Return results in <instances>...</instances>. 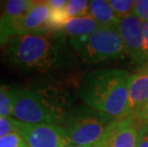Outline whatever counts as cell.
Here are the masks:
<instances>
[{"instance_id": "cell-1", "label": "cell", "mask_w": 148, "mask_h": 147, "mask_svg": "<svg viewBox=\"0 0 148 147\" xmlns=\"http://www.w3.org/2000/svg\"><path fill=\"white\" fill-rule=\"evenodd\" d=\"M4 55L12 66L38 72L63 68L72 58L62 31L15 36L7 44Z\"/></svg>"}, {"instance_id": "cell-2", "label": "cell", "mask_w": 148, "mask_h": 147, "mask_svg": "<svg viewBox=\"0 0 148 147\" xmlns=\"http://www.w3.org/2000/svg\"><path fill=\"white\" fill-rule=\"evenodd\" d=\"M130 79L131 74L122 69L94 71L84 77L78 94L85 105L119 120L128 117Z\"/></svg>"}, {"instance_id": "cell-3", "label": "cell", "mask_w": 148, "mask_h": 147, "mask_svg": "<svg viewBox=\"0 0 148 147\" xmlns=\"http://www.w3.org/2000/svg\"><path fill=\"white\" fill-rule=\"evenodd\" d=\"M112 120L87 105L66 111L59 121L70 145H91L99 142Z\"/></svg>"}, {"instance_id": "cell-4", "label": "cell", "mask_w": 148, "mask_h": 147, "mask_svg": "<svg viewBox=\"0 0 148 147\" xmlns=\"http://www.w3.org/2000/svg\"><path fill=\"white\" fill-rule=\"evenodd\" d=\"M69 42L86 64L112 62L126 55L123 41L114 29L99 28L90 36L70 39Z\"/></svg>"}, {"instance_id": "cell-5", "label": "cell", "mask_w": 148, "mask_h": 147, "mask_svg": "<svg viewBox=\"0 0 148 147\" xmlns=\"http://www.w3.org/2000/svg\"><path fill=\"white\" fill-rule=\"evenodd\" d=\"M12 114L17 121L29 124H58L65 111L56 106L38 91L11 88Z\"/></svg>"}, {"instance_id": "cell-6", "label": "cell", "mask_w": 148, "mask_h": 147, "mask_svg": "<svg viewBox=\"0 0 148 147\" xmlns=\"http://www.w3.org/2000/svg\"><path fill=\"white\" fill-rule=\"evenodd\" d=\"M17 133L28 147H68L70 143L58 124H29L18 121Z\"/></svg>"}, {"instance_id": "cell-7", "label": "cell", "mask_w": 148, "mask_h": 147, "mask_svg": "<svg viewBox=\"0 0 148 147\" xmlns=\"http://www.w3.org/2000/svg\"><path fill=\"white\" fill-rule=\"evenodd\" d=\"M116 31L121 36L126 55L136 66H143L148 59L143 50V21L135 14L121 17Z\"/></svg>"}, {"instance_id": "cell-8", "label": "cell", "mask_w": 148, "mask_h": 147, "mask_svg": "<svg viewBox=\"0 0 148 147\" xmlns=\"http://www.w3.org/2000/svg\"><path fill=\"white\" fill-rule=\"evenodd\" d=\"M143 125L136 116L112 121L99 140L101 147H137Z\"/></svg>"}, {"instance_id": "cell-9", "label": "cell", "mask_w": 148, "mask_h": 147, "mask_svg": "<svg viewBox=\"0 0 148 147\" xmlns=\"http://www.w3.org/2000/svg\"><path fill=\"white\" fill-rule=\"evenodd\" d=\"M36 2L33 0H9L2 2V14L0 15V46L8 44L12 37H14V23L28 14Z\"/></svg>"}, {"instance_id": "cell-10", "label": "cell", "mask_w": 148, "mask_h": 147, "mask_svg": "<svg viewBox=\"0 0 148 147\" xmlns=\"http://www.w3.org/2000/svg\"><path fill=\"white\" fill-rule=\"evenodd\" d=\"M51 14L47 1H36L26 15L14 25V36L18 34H42L50 32L48 21Z\"/></svg>"}, {"instance_id": "cell-11", "label": "cell", "mask_w": 148, "mask_h": 147, "mask_svg": "<svg viewBox=\"0 0 148 147\" xmlns=\"http://www.w3.org/2000/svg\"><path fill=\"white\" fill-rule=\"evenodd\" d=\"M148 102V61L131 75L129 83L128 117H133ZM127 117V118H128Z\"/></svg>"}, {"instance_id": "cell-12", "label": "cell", "mask_w": 148, "mask_h": 147, "mask_svg": "<svg viewBox=\"0 0 148 147\" xmlns=\"http://www.w3.org/2000/svg\"><path fill=\"white\" fill-rule=\"evenodd\" d=\"M88 14L92 16L101 28L116 30L121 21V17L113 11L109 1L105 0H93L90 1Z\"/></svg>"}, {"instance_id": "cell-13", "label": "cell", "mask_w": 148, "mask_h": 147, "mask_svg": "<svg viewBox=\"0 0 148 147\" xmlns=\"http://www.w3.org/2000/svg\"><path fill=\"white\" fill-rule=\"evenodd\" d=\"M101 28L99 23L89 14L81 17H75L69 19L65 25L63 32L66 36H69L70 39L81 38L88 36Z\"/></svg>"}, {"instance_id": "cell-14", "label": "cell", "mask_w": 148, "mask_h": 147, "mask_svg": "<svg viewBox=\"0 0 148 147\" xmlns=\"http://www.w3.org/2000/svg\"><path fill=\"white\" fill-rule=\"evenodd\" d=\"M90 1L86 0H70L67 1L65 7V12L69 18L81 17L88 14Z\"/></svg>"}, {"instance_id": "cell-15", "label": "cell", "mask_w": 148, "mask_h": 147, "mask_svg": "<svg viewBox=\"0 0 148 147\" xmlns=\"http://www.w3.org/2000/svg\"><path fill=\"white\" fill-rule=\"evenodd\" d=\"M69 16L65 12V10L51 11L50 14L48 27L50 32H61L64 30L65 25L69 21Z\"/></svg>"}, {"instance_id": "cell-16", "label": "cell", "mask_w": 148, "mask_h": 147, "mask_svg": "<svg viewBox=\"0 0 148 147\" xmlns=\"http://www.w3.org/2000/svg\"><path fill=\"white\" fill-rule=\"evenodd\" d=\"M109 4L113 11L116 12V14L121 18L133 14L136 1H133V0H110Z\"/></svg>"}, {"instance_id": "cell-17", "label": "cell", "mask_w": 148, "mask_h": 147, "mask_svg": "<svg viewBox=\"0 0 148 147\" xmlns=\"http://www.w3.org/2000/svg\"><path fill=\"white\" fill-rule=\"evenodd\" d=\"M12 114V98L11 88L0 86V116L9 117Z\"/></svg>"}, {"instance_id": "cell-18", "label": "cell", "mask_w": 148, "mask_h": 147, "mask_svg": "<svg viewBox=\"0 0 148 147\" xmlns=\"http://www.w3.org/2000/svg\"><path fill=\"white\" fill-rule=\"evenodd\" d=\"M0 147H28L17 132L0 137Z\"/></svg>"}, {"instance_id": "cell-19", "label": "cell", "mask_w": 148, "mask_h": 147, "mask_svg": "<svg viewBox=\"0 0 148 147\" xmlns=\"http://www.w3.org/2000/svg\"><path fill=\"white\" fill-rule=\"evenodd\" d=\"M18 121L14 118L0 116V137L17 132Z\"/></svg>"}, {"instance_id": "cell-20", "label": "cell", "mask_w": 148, "mask_h": 147, "mask_svg": "<svg viewBox=\"0 0 148 147\" xmlns=\"http://www.w3.org/2000/svg\"><path fill=\"white\" fill-rule=\"evenodd\" d=\"M133 14L143 22H148V0H138L135 4Z\"/></svg>"}, {"instance_id": "cell-21", "label": "cell", "mask_w": 148, "mask_h": 147, "mask_svg": "<svg viewBox=\"0 0 148 147\" xmlns=\"http://www.w3.org/2000/svg\"><path fill=\"white\" fill-rule=\"evenodd\" d=\"M137 147H148V126H143L140 129Z\"/></svg>"}, {"instance_id": "cell-22", "label": "cell", "mask_w": 148, "mask_h": 147, "mask_svg": "<svg viewBox=\"0 0 148 147\" xmlns=\"http://www.w3.org/2000/svg\"><path fill=\"white\" fill-rule=\"evenodd\" d=\"M47 4L51 11H60L65 10L67 1L66 0H49L47 1Z\"/></svg>"}, {"instance_id": "cell-23", "label": "cell", "mask_w": 148, "mask_h": 147, "mask_svg": "<svg viewBox=\"0 0 148 147\" xmlns=\"http://www.w3.org/2000/svg\"><path fill=\"white\" fill-rule=\"evenodd\" d=\"M140 122L143 126H148V102L144 105V107L140 111V113L136 115Z\"/></svg>"}, {"instance_id": "cell-24", "label": "cell", "mask_w": 148, "mask_h": 147, "mask_svg": "<svg viewBox=\"0 0 148 147\" xmlns=\"http://www.w3.org/2000/svg\"><path fill=\"white\" fill-rule=\"evenodd\" d=\"M143 50L148 59V22H143Z\"/></svg>"}, {"instance_id": "cell-25", "label": "cell", "mask_w": 148, "mask_h": 147, "mask_svg": "<svg viewBox=\"0 0 148 147\" xmlns=\"http://www.w3.org/2000/svg\"><path fill=\"white\" fill-rule=\"evenodd\" d=\"M68 147H101L99 144V142H97L95 144H91V145H69Z\"/></svg>"}, {"instance_id": "cell-26", "label": "cell", "mask_w": 148, "mask_h": 147, "mask_svg": "<svg viewBox=\"0 0 148 147\" xmlns=\"http://www.w3.org/2000/svg\"><path fill=\"white\" fill-rule=\"evenodd\" d=\"M1 10H2V2L0 1V11H1Z\"/></svg>"}]
</instances>
